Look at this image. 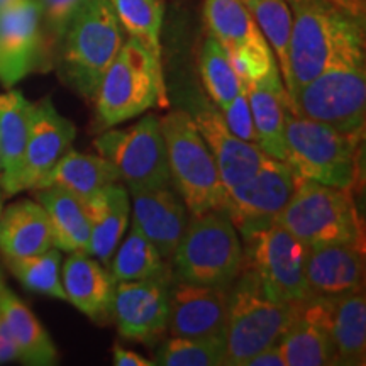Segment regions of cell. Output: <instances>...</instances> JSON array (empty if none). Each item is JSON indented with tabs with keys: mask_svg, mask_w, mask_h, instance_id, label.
I'll use <instances>...</instances> for the list:
<instances>
[{
	"mask_svg": "<svg viewBox=\"0 0 366 366\" xmlns=\"http://www.w3.org/2000/svg\"><path fill=\"white\" fill-rule=\"evenodd\" d=\"M6 264L9 272L27 290L66 302L65 288L61 283L63 259L61 251L58 248H51L39 254L24 256V258H6Z\"/></svg>",
	"mask_w": 366,
	"mask_h": 366,
	"instance_id": "cell-35",
	"label": "cell"
},
{
	"mask_svg": "<svg viewBox=\"0 0 366 366\" xmlns=\"http://www.w3.org/2000/svg\"><path fill=\"white\" fill-rule=\"evenodd\" d=\"M292 12L288 61L292 99L320 71L366 59L365 26L329 0H287ZM294 105V102H292Z\"/></svg>",
	"mask_w": 366,
	"mask_h": 366,
	"instance_id": "cell-1",
	"label": "cell"
},
{
	"mask_svg": "<svg viewBox=\"0 0 366 366\" xmlns=\"http://www.w3.org/2000/svg\"><path fill=\"white\" fill-rule=\"evenodd\" d=\"M253 19L258 24L264 39L277 59L282 80L292 99V73L288 61V44H290L292 12L287 0H242Z\"/></svg>",
	"mask_w": 366,
	"mask_h": 366,
	"instance_id": "cell-32",
	"label": "cell"
},
{
	"mask_svg": "<svg viewBox=\"0 0 366 366\" xmlns=\"http://www.w3.org/2000/svg\"><path fill=\"white\" fill-rule=\"evenodd\" d=\"M117 182H121L117 168L107 158L68 149L39 183L38 189L56 185L86 200L104 187Z\"/></svg>",
	"mask_w": 366,
	"mask_h": 366,
	"instance_id": "cell-30",
	"label": "cell"
},
{
	"mask_svg": "<svg viewBox=\"0 0 366 366\" xmlns=\"http://www.w3.org/2000/svg\"><path fill=\"white\" fill-rule=\"evenodd\" d=\"M172 280L116 283L111 315L122 337L153 345L168 329V288Z\"/></svg>",
	"mask_w": 366,
	"mask_h": 366,
	"instance_id": "cell-15",
	"label": "cell"
},
{
	"mask_svg": "<svg viewBox=\"0 0 366 366\" xmlns=\"http://www.w3.org/2000/svg\"><path fill=\"white\" fill-rule=\"evenodd\" d=\"M85 205L90 219L89 254L109 267L114 251L129 227V192L122 182L112 183L86 199Z\"/></svg>",
	"mask_w": 366,
	"mask_h": 366,
	"instance_id": "cell-24",
	"label": "cell"
},
{
	"mask_svg": "<svg viewBox=\"0 0 366 366\" xmlns=\"http://www.w3.org/2000/svg\"><path fill=\"white\" fill-rule=\"evenodd\" d=\"M307 295L340 297L365 288V249L322 246L309 251L305 264Z\"/></svg>",
	"mask_w": 366,
	"mask_h": 366,
	"instance_id": "cell-23",
	"label": "cell"
},
{
	"mask_svg": "<svg viewBox=\"0 0 366 366\" xmlns=\"http://www.w3.org/2000/svg\"><path fill=\"white\" fill-rule=\"evenodd\" d=\"M172 183L190 216L224 210L227 190L209 146L185 109L159 117Z\"/></svg>",
	"mask_w": 366,
	"mask_h": 366,
	"instance_id": "cell-7",
	"label": "cell"
},
{
	"mask_svg": "<svg viewBox=\"0 0 366 366\" xmlns=\"http://www.w3.org/2000/svg\"><path fill=\"white\" fill-rule=\"evenodd\" d=\"M16 2H19V0H0V12L6 11V9H9L11 6H14Z\"/></svg>",
	"mask_w": 366,
	"mask_h": 366,
	"instance_id": "cell-43",
	"label": "cell"
},
{
	"mask_svg": "<svg viewBox=\"0 0 366 366\" xmlns=\"http://www.w3.org/2000/svg\"><path fill=\"white\" fill-rule=\"evenodd\" d=\"M0 317H2V312H0Z\"/></svg>",
	"mask_w": 366,
	"mask_h": 366,
	"instance_id": "cell-47",
	"label": "cell"
},
{
	"mask_svg": "<svg viewBox=\"0 0 366 366\" xmlns=\"http://www.w3.org/2000/svg\"><path fill=\"white\" fill-rule=\"evenodd\" d=\"M0 173H2V158H0Z\"/></svg>",
	"mask_w": 366,
	"mask_h": 366,
	"instance_id": "cell-46",
	"label": "cell"
},
{
	"mask_svg": "<svg viewBox=\"0 0 366 366\" xmlns=\"http://www.w3.org/2000/svg\"><path fill=\"white\" fill-rule=\"evenodd\" d=\"M229 288L175 282L168 288V329L172 336H226Z\"/></svg>",
	"mask_w": 366,
	"mask_h": 366,
	"instance_id": "cell-18",
	"label": "cell"
},
{
	"mask_svg": "<svg viewBox=\"0 0 366 366\" xmlns=\"http://www.w3.org/2000/svg\"><path fill=\"white\" fill-rule=\"evenodd\" d=\"M81 0H39L41 11V65L39 70H48L54 61L59 41L68 22L73 17Z\"/></svg>",
	"mask_w": 366,
	"mask_h": 366,
	"instance_id": "cell-37",
	"label": "cell"
},
{
	"mask_svg": "<svg viewBox=\"0 0 366 366\" xmlns=\"http://www.w3.org/2000/svg\"><path fill=\"white\" fill-rule=\"evenodd\" d=\"M226 342L224 337L173 336L158 347L154 365L159 366H221Z\"/></svg>",
	"mask_w": 366,
	"mask_h": 366,
	"instance_id": "cell-36",
	"label": "cell"
},
{
	"mask_svg": "<svg viewBox=\"0 0 366 366\" xmlns=\"http://www.w3.org/2000/svg\"><path fill=\"white\" fill-rule=\"evenodd\" d=\"M109 272L116 283L149 280V278L172 280L167 259L132 226L119 242L117 249L114 251L109 262Z\"/></svg>",
	"mask_w": 366,
	"mask_h": 366,
	"instance_id": "cell-31",
	"label": "cell"
},
{
	"mask_svg": "<svg viewBox=\"0 0 366 366\" xmlns=\"http://www.w3.org/2000/svg\"><path fill=\"white\" fill-rule=\"evenodd\" d=\"M329 336L336 355V365L363 366L366 363L365 288L346 295L331 297Z\"/></svg>",
	"mask_w": 366,
	"mask_h": 366,
	"instance_id": "cell-28",
	"label": "cell"
},
{
	"mask_svg": "<svg viewBox=\"0 0 366 366\" xmlns=\"http://www.w3.org/2000/svg\"><path fill=\"white\" fill-rule=\"evenodd\" d=\"M185 111L190 114L197 131L216 159L226 190L248 180L267 162L268 154L263 153L258 144L242 141L229 129L221 109L210 102L202 92H194Z\"/></svg>",
	"mask_w": 366,
	"mask_h": 366,
	"instance_id": "cell-14",
	"label": "cell"
},
{
	"mask_svg": "<svg viewBox=\"0 0 366 366\" xmlns=\"http://www.w3.org/2000/svg\"><path fill=\"white\" fill-rule=\"evenodd\" d=\"M295 190V175L282 159L267 158L258 172L239 185L227 189L224 212L241 241L277 222Z\"/></svg>",
	"mask_w": 366,
	"mask_h": 366,
	"instance_id": "cell-13",
	"label": "cell"
},
{
	"mask_svg": "<svg viewBox=\"0 0 366 366\" xmlns=\"http://www.w3.org/2000/svg\"><path fill=\"white\" fill-rule=\"evenodd\" d=\"M204 24L227 53L241 80H258L277 59L242 0H204Z\"/></svg>",
	"mask_w": 366,
	"mask_h": 366,
	"instance_id": "cell-12",
	"label": "cell"
},
{
	"mask_svg": "<svg viewBox=\"0 0 366 366\" xmlns=\"http://www.w3.org/2000/svg\"><path fill=\"white\" fill-rule=\"evenodd\" d=\"M12 361H21L19 347L14 341L6 320L0 317V365L12 363Z\"/></svg>",
	"mask_w": 366,
	"mask_h": 366,
	"instance_id": "cell-39",
	"label": "cell"
},
{
	"mask_svg": "<svg viewBox=\"0 0 366 366\" xmlns=\"http://www.w3.org/2000/svg\"><path fill=\"white\" fill-rule=\"evenodd\" d=\"M94 148L117 168L127 192L159 189L172 183L159 117L153 114L127 129L100 131Z\"/></svg>",
	"mask_w": 366,
	"mask_h": 366,
	"instance_id": "cell-10",
	"label": "cell"
},
{
	"mask_svg": "<svg viewBox=\"0 0 366 366\" xmlns=\"http://www.w3.org/2000/svg\"><path fill=\"white\" fill-rule=\"evenodd\" d=\"M277 222L305 246H356L365 249V227L353 192L295 177V190Z\"/></svg>",
	"mask_w": 366,
	"mask_h": 366,
	"instance_id": "cell-6",
	"label": "cell"
},
{
	"mask_svg": "<svg viewBox=\"0 0 366 366\" xmlns=\"http://www.w3.org/2000/svg\"><path fill=\"white\" fill-rule=\"evenodd\" d=\"M294 114L334 129L365 136L366 59H355L320 71L295 92Z\"/></svg>",
	"mask_w": 366,
	"mask_h": 366,
	"instance_id": "cell-9",
	"label": "cell"
},
{
	"mask_svg": "<svg viewBox=\"0 0 366 366\" xmlns=\"http://www.w3.org/2000/svg\"><path fill=\"white\" fill-rule=\"evenodd\" d=\"M94 102L99 131L122 124L151 107H168L162 59L136 39L124 41L104 73Z\"/></svg>",
	"mask_w": 366,
	"mask_h": 366,
	"instance_id": "cell-3",
	"label": "cell"
},
{
	"mask_svg": "<svg viewBox=\"0 0 366 366\" xmlns=\"http://www.w3.org/2000/svg\"><path fill=\"white\" fill-rule=\"evenodd\" d=\"M331 297H312L292 302V319L280 347L285 366H331L336 355L329 336Z\"/></svg>",
	"mask_w": 366,
	"mask_h": 366,
	"instance_id": "cell-19",
	"label": "cell"
},
{
	"mask_svg": "<svg viewBox=\"0 0 366 366\" xmlns=\"http://www.w3.org/2000/svg\"><path fill=\"white\" fill-rule=\"evenodd\" d=\"M363 139L361 134L290 114L285 126V163L297 178L353 192L360 178Z\"/></svg>",
	"mask_w": 366,
	"mask_h": 366,
	"instance_id": "cell-5",
	"label": "cell"
},
{
	"mask_svg": "<svg viewBox=\"0 0 366 366\" xmlns=\"http://www.w3.org/2000/svg\"><path fill=\"white\" fill-rule=\"evenodd\" d=\"M4 287V280H2V273H0V288Z\"/></svg>",
	"mask_w": 366,
	"mask_h": 366,
	"instance_id": "cell-45",
	"label": "cell"
},
{
	"mask_svg": "<svg viewBox=\"0 0 366 366\" xmlns=\"http://www.w3.org/2000/svg\"><path fill=\"white\" fill-rule=\"evenodd\" d=\"M122 31L162 59V27L167 11L164 0H109Z\"/></svg>",
	"mask_w": 366,
	"mask_h": 366,
	"instance_id": "cell-33",
	"label": "cell"
},
{
	"mask_svg": "<svg viewBox=\"0 0 366 366\" xmlns=\"http://www.w3.org/2000/svg\"><path fill=\"white\" fill-rule=\"evenodd\" d=\"M33 102L21 90L9 89L0 94V187L6 195H16L22 158H24Z\"/></svg>",
	"mask_w": 366,
	"mask_h": 366,
	"instance_id": "cell-26",
	"label": "cell"
},
{
	"mask_svg": "<svg viewBox=\"0 0 366 366\" xmlns=\"http://www.w3.org/2000/svg\"><path fill=\"white\" fill-rule=\"evenodd\" d=\"M170 259L173 282L229 288L244 262L241 236L224 210H207L189 217Z\"/></svg>",
	"mask_w": 366,
	"mask_h": 366,
	"instance_id": "cell-4",
	"label": "cell"
},
{
	"mask_svg": "<svg viewBox=\"0 0 366 366\" xmlns=\"http://www.w3.org/2000/svg\"><path fill=\"white\" fill-rule=\"evenodd\" d=\"M2 210H4V205H2V195H0V216H2Z\"/></svg>",
	"mask_w": 366,
	"mask_h": 366,
	"instance_id": "cell-44",
	"label": "cell"
},
{
	"mask_svg": "<svg viewBox=\"0 0 366 366\" xmlns=\"http://www.w3.org/2000/svg\"><path fill=\"white\" fill-rule=\"evenodd\" d=\"M131 195V226L159 251L164 259H170L180 242L187 222L189 209L182 197L168 187L129 192Z\"/></svg>",
	"mask_w": 366,
	"mask_h": 366,
	"instance_id": "cell-20",
	"label": "cell"
},
{
	"mask_svg": "<svg viewBox=\"0 0 366 366\" xmlns=\"http://www.w3.org/2000/svg\"><path fill=\"white\" fill-rule=\"evenodd\" d=\"M242 81L253 116L256 144L268 157L285 162V126L288 116L294 114V105L280 70L277 66L262 79Z\"/></svg>",
	"mask_w": 366,
	"mask_h": 366,
	"instance_id": "cell-21",
	"label": "cell"
},
{
	"mask_svg": "<svg viewBox=\"0 0 366 366\" xmlns=\"http://www.w3.org/2000/svg\"><path fill=\"white\" fill-rule=\"evenodd\" d=\"M114 365L116 366H154V361L146 360L144 356L134 353V351L126 350L122 346H114Z\"/></svg>",
	"mask_w": 366,
	"mask_h": 366,
	"instance_id": "cell-41",
	"label": "cell"
},
{
	"mask_svg": "<svg viewBox=\"0 0 366 366\" xmlns=\"http://www.w3.org/2000/svg\"><path fill=\"white\" fill-rule=\"evenodd\" d=\"M51 248V222L38 200H19L2 210L0 251L4 258H24Z\"/></svg>",
	"mask_w": 366,
	"mask_h": 366,
	"instance_id": "cell-25",
	"label": "cell"
},
{
	"mask_svg": "<svg viewBox=\"0 0 366 366\" xmlns=\"http://www.w3.org/2000/svg\"><path fill=\"white\" fill-rule=\"evenodd\" d=\"M34 192L36 200L43 205L51 222L54 248L61 253H89L90 219L85 200L56 185L43 187Z\"/></svg>",
	"mask_w": 366,
	"mask_h": 366,
	"instance_id": "cell-27",
	"label": "cell"
},
{
	"mask_svg": "<svg viewBox=\"0 0 366 366\" xmlns=\"http://www.w3.org/2000/svg\"><path fill=\"white\" fill-rule=\"evenodd\" d=\"M75 136V124L56 111L51 99L46 97L39 102H33L29 134L17 178V194L38 189L58 159L71 148Z\"/></svg>",
	"mask_w": 366,
	"mask_h": 366,
	"instance_id": "cell-16",
	"label": "cell"
},
{
	"mask_svg": "<svg viewBox=\"0 0 366 366\" xmlns=\"http://www.w3.org/2000/svg\"><path fill=\"white\" fill-rule=\"evenodd\" d=\"M309 246L274 222L242 239V267L256 274L269 299L292 304L307 297L305 264Z\"/></svg>",
	"mask_w": 366,
	"mask_h": 366,
	"instance_id": "cell-11",
	"label": "cell"
},
{
	"mask_svg": "<svg viewBox=\"0 0 366 366\" xmlns=\"http://www.w3.org/2000/svg\"><path fill=\"white\" fill-rule=\"evenodd\" d=\"M39 65V0H19L0 12V84L14 89Z\"/></svg>",
	"mask_w": 366,
	"mask_h": 366,
	"instance_id": "cell-17",
	"label": "cell"
},
{
	"mask_svg": "<svg viewBox=\"0 0 366 366\" xmlns=\"http://www.w3.org/2000/svg\"><path fill=\"white\" fill-rule=\"evenodd\" d=\"M122 34L109 0H81L54 56L59 79L80 97L94 102L104 73L124 43Z\"/></svg>",
	"mask_w": 366,
	"mask_h": 366,
	"instance_id": "cell-2",
	"label": "cell"
},
{
	"mask_svg": "<svg viewBox=\"0 0 366 366\" xmlns=\"http://www.w3.org/2000/svg\"><path fill=\"white\" fill-rule=\"evenodd\" d=\"M0 312L19 347L22 363L33 366H51L58 363L56 346L48 331L24 302L6 285L0 288Z\"/></svg>",
	"mask_w": 366,
	"mask_h": 366,
	"instance_id": "cell-29",
	"label": "cell"
},
{
	"mask_svg": "<svg viewBox=\"0 0 366 366\" xmlns=\"http://www.w3.org/2000/svg\"><path fill=\"white\" fill-rule=\"evenodd\" d=\"M222 116L226 119L229 129L242 141L256 144V131L253 124V116H251V109L248 102V94H246V85L242 81L241 90L231 104L224 109Z\"/></svg>",
	"mask_w": 366,
	"mask_h": 366,
	"instance_id": "cell-38",
	"label": "cell"
},
{
	"mask_svg": "<svg viewBox=\"0 0 366 366\" xmlns=\"http://www.w3.org/2000/svg\"><path fill=\"white\" fill-rule=\"evenodd\" d=\"M292 319V304L264 294L256 274L242 267L229 288L224 366H246L256 353L278 345Z\"/></svg>",
	"mask_w": 366,
	"mask_h": 366,
	"instance_id": "cell-8",
	"label": "cell"
},
{
	"mask_svg": "<svg viewBox=\"0 0 366 366\" xmlns=\"http://www.w3.org/2000/svg\"><path fill=\"white\" fill-rule=\"evenodd\" d=\"M199 65L205 95L217 109L224 111L241 90L242 80L227 53L212 36H207L204 41Z\"/></svg>",
	"mask_w": 366,
	"mask_h": 366,
	"instance_id": "cell-34",
	"label": "cell"
},
{
	"mask_svg": "<svg viewBox=\"0 0 366 366\" xmlns=\"http://www.w3.org/2000/svg\"><path fill=\"white\" fill-rule=\"evenodd\" d=\"M246 366H285L280 342L269 347H264L259 353H256L253 358L246 363Z\"/></svg>",
	"mask_w": 366,
	"mask_h": 366,
	"instance_id": "cell-40",
	"label": "cell"
},
{
	"mask_svg": "<svg viewBox=\"0 0 366 366\" xmlns=\"http://www.w3.org/2000/svg\"><path fill=\"white\" fill-rule=\"evenodd\" d=\"M329 2L340 7L342 12L353 17L360 24L366 26V0H329Z\"/></svg>",
	"mask_w": 366,
	"mask_h": 366,
	"instance_id": "cell-42",
	"label": "cell"
},
{
	"mask_svg": "<svg viewBox=\"0 0 366 366\" xmlns=\"http://www.w3.org/2000/svg\"><path fill=\"white\" fill-rule=\"evenodd\" d=\"M61 283L66 302L94 322H107L116 282L105 264L84 251H73L61 264Z\"/></svg>",
	"mask_w": 366,
	"mask_h": 366,
	"instance_id": "cell-22",
	"label": "cell"
}]
</instances>
